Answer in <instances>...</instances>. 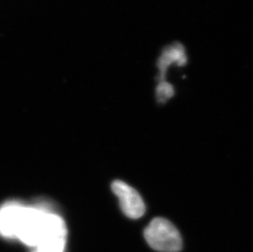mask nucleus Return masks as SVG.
Here are the masks:
<instances>
[{"instance_id":"1","label":"nucleus","mask_w":253,"mask_h":252,"mask_svg":"<svg viewBox=\"0 0 253 252\" xmlns=\"http://www.w3.org/2000/svg\"><path fill=\"white\" fill-rule=\"evenodd\" d=\"M144 238L151 248L160 252H178L182 249L181 235L165 218H155L144 229Z\"/></svg>"},{"instance_id":"2","label":"nucleus","mask_w":253,"mask_h":252,"mask_svg":"<svg viewBox=\"0 0 253 252\" xmlns=\"http://www.w3.org/2000/svg\"><path fill=\"white\" fill-rule=\"evenodd\" d=\"M112 190L119 199L120 207L126 216L137 219L145 214L143 198L131 186L122 180H115L112 183Z\"/></svg>"},{"instance_id":"3","label":"nucleus","mask_w":253,"mask_h":252,"mask_svg":"<svg viewBox=\"0 0 253 252\" xmlns=\"http://www.w3.org/2000/svg\"><path fill=\"white\" fill-rule=\"evenodd\" d=\"M67 238L64 219L57 213L47 235L32 252H65Z\"/></svg>"},{"instance_id":"4","label":"nucleus","mask_w":253,"mask_h":252,"mask_svg":"<svg viewBox=\"0 0 253 252\" xmlns=\"http://www.w3.org/2000/svg\"><path fill=\"white\" fill-rule=\"evenodd\" d=\"M21 202L10 201L0 206V235L5 238H14V227L17 210Z\"/></svg>"},{"instance_id":"5","label":"nucleus","mask_w":253,"mask_h":252,"mask_svg":"<svg viewBox=\"0 0 253 252\" xmlns=\"http://www.w3.org/2000/svg\"><path fill=\"white\" fill-rule=\"evenodd\" d=\"M177 63L178 66H184L186 63V56L184 48L180 44H174L164 51L160 59L158 61V67L160 70V82L165 81L166 72L169 65Z\"/></svg>"},{"instance_id":"6","label":"nucleus","mask_w":253,"mask_h":252,"mask_svg":"<svg viewBox=\"0 0 253 252\" xmlns=\"http://www.w3.org/2000/svg\"><path fill=\"white\" fill-rule=\"evenodd\" d=\"M174 90L173 86L170 84L166 82V81H162L157 87L156 90V96L158 102L164 103L167 102L168 99L171 98L174 95Z\"/></svg>"}]
</instances>
